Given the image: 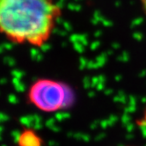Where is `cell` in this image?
<instances>
[{
	"instance_id": "obj_1",
	"label": "cell",
	"mask_w": 146,
	"mask_h": 146,
	"mask_svg": "<svg viewBox=\"0 0 146 146\" xmlns=\"http://www.w3.org/2000/svg\"><path fill=\"white\" fill-rule=\"evenodd\" d=\"M62 15L57 0H0V35L13 44L41 48Z\"/></svg>"
},
{
	"instance_id": "obj_2",
	"label": "cell",
	"mask_w": 146,
	"mask_h": 146,
	"mask_svg": "<svg viewBox=\"0 0 146 146\" xmlns=\"http://www.w3.org/2000/svg\"><path fill=\"white\" fill-rule=\"evenodd\" d=\"M77 100L76 91L69 83L50 78L33 81L26 92L28 105L45 113H54L71 108Z\"/></svg>"
},
{
	"instance_id": "obj_3",
	"label": "cell",
	"mask_w": 146,
	"mask_h": 146,
	"mask_svg": "<svg viewBox=\"0 0 146 146\" xmlns=\"http://www.w3.org/2000/svg\"><path fill=\"white\" fill-rule=\"evenodd\" d=\"M19 146H42V139L32 129H25L18 138Z\"/></svg>"
},
{
	"instance_id": "obj_4",
	"label": "cell",
	"mask_w": 146,
	"mask_h": 146,
	"mask_svg": "<svg viewBox=\"0 0 146 146\" xmlns=\"http://www.w3.org/2000/svg\"><path fill=\"white\" fill-rule=\"evenodd\" d=\"M137 123V125H139V126L143 127V128L146 129V104H145V106L143 108L142 115L138 118Z\"/></svg>"
},
{
	"instance_id": "obj_5",
	"label": "cell",
	"mask_w": 146,
	"mask_h": 146,
	"mask_svg": "<svg viewBox=\"0 0 146 146\" xmlns=\"http://www.w3.org/2000/svg\"><path fill=\"white\" fill-rule=\"evenodd\" d=\"M139 3H140L142 12L143 13L144 16L146 17V0H139Z\"/></svg>"
},
{
	"instance_id": "obj_6",
	"label": "cell",
	"mask_w": 146,
	"mask_h": 146,
	"mask_svg": "<svg viewBox=\"0 0 146 146\" xmlns=\"http://www.w3.org/2000/svg\"><path fill=\"white\" fill-rule=\"evenodd\" d=\"M127 146H130V145H127Z\"/></svg>"
}]
</instances>
